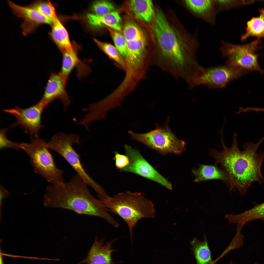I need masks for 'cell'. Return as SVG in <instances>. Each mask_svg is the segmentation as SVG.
<instances>
[{
  "label": "cell",
  "instance_id": "6da1fadb",
  "mask_svg": "<svg viewBox=\"0 0 264 264\" xmlns=\"http://www.w3.org/2000/svg\"><path fill=\"white\" fill-rule=\"evenodd\" d=\"M222 150L219 151L209 149V154L220 164L228 177L231 192L236 188L241 196H244L252 183L257 182L261 184L264 182L261 167L264 159V151L257 153L264 141V135L257 143L249 142L242 145L243 150L238 146L236 133H234L230 147L226 146L223 138V132H220Z\"/></svg>",
  "mask_w": 264,
  "mask_h": 264
},
{
  "label": "cell",
  "instance_id": "7a4b0ae2",
  "mask_svg": "<svg viewBox=\"0 0 264 264\" xmlns=\"http://www.w3.org/2000/svg\"><path fill=\"white\" fill-rule=\"evenodd\" d=\"M158 47V55L153 64L176 78L187 81L197 72L200 65L193 53L186 49L178 35L163 13L157 9L153 25Z\"/></svg>",
  "mask_w": 264,
  "mask_h": 264
},
{
  "label": "cell",
  "instance_id": "3957f363",
  "mask_svg": "<svg viewBox=\"0 0 264 264\" xmlns=\"http://www.w3.org/2000/svg\"><path fill=\"white\" fill-rule=\"evenodd\" d=\"M87 185L77 174L68 182L48 186L44 197L45 205L98 217L114 227L117 226L118 222L109 213L101 201L92 195Z\"/></svg>",
  "mask_w": 264,
  "mask_h": 264
},
{
  "label": "cell",
  "instance_id": "277c9868",
  "mask_svg": "<svg viewBox=\"0 0 264 264\" xmlns=\"http://www.w3.org/2000/svg\"><path fill=\"white\" fill-rule=\"evenodd\" d=\"M102 202L109 211L119 216L127 224L132 240L134 228L138 222L143 218L154 217L153 204L141 192L119 193Z\"/></svg>",
  "mask_w": 264,
  "mask_h": 264
},
{
  "label": "cell",
  "instance_id": "5b68a950",
  "mask_svg": "<svg viewBox=\"0 0 264 264\" xmlns=\"http://www.w3.org/2000/svg\"><path fill=\"white\" fill-rule=\"evenodd\" d=\"M20 148L29 157L35 172L52 184L64 182L63 171L56 165L47 142L35 136L32 138L29 143H20Z\"/></svg>",
  "mask_w": 264,
  "mask_h": 264
},
{
  "label": "cell",
  "instance_id": "8992f818",
  "mask_svg": "<svg viewBox=\"0 0 264 264\" xmlns=\"http://www.w3.org/2000/svg\"><path fill=\"white\" fill-rule=\"evenodd\" d=\"M80 143L79 137L75 134H69L59 132L52 137L47 142L49 150L57 153L63 157L87 184L96 192L98 196L103 195L105 191L87 173L81 163L78 154L74 149L73 145Z\"/></svg>",
  "mask_w": 264,
  "mask_h": 264
},
{
  "label": "cell",
  "instance_id": "52a82bcc",
  "mask_svg": "<svg viewBox=\"0 0 264 264\" xmlns=\"http://www.w3.org/2000/svg\"><path fill=\"white\" fill-rule=\"evenodd\" d=\"M169 120L168 118L163 125L156 123L155 129L146 133H138L130 130L128 133L132 139L161 154H180L186 150V143L178 139L171 130L168 125Z\"/></svg>",
  "mask_w": 264,
  "mask_h": 264
},
{
  "label": "cell",
  "instance_id": "ba28073f",
  "mask_svg": "<svg viewBox=\"0 0 264 264\" xmlns=\"http://www.w3.org/2000/svg\"><path fill=\"white\" fill-rule=\"evenodd\" d=\"M221 43L220 50L222 56L227 59L226 65L248 72L255 71L264 74V70L261 68L258 62L260 55L256 53L262 48L260 39L243 45L224 41Z\"/></svg>",
  "mask_w": 264,
  "mask_h": 264
},
{
  "label": "cell",
  "instance_id": "9c48e42d",
  "mask_svg": "<svg viewBox=\"0 0 264 264\" xmlns=\"http://www.w3.org/2000/svg\"><path fill=\"white\" fill-rule=\"evenodd\" d=\"M247 72L226 65L209 68L203 67L188 84L190 88L205 85L209 88H220Z\"/></svg>",
  "mask_w": 264,
  "mask_h": 264
},
{
  "label": "cell",
  "instance_id": "30bf717a",
  "mask_svg": "<svg viewBox=\"0 0 264 264\" xmlns=\"http://www.w3.org/2000/svg\"><path fill=\"white\" fill-rule=\"evenodd\" d=\"M47 106L40 100L37 103L27 108L16 106L13 108L3 110L12 114L15 117L16 121L13 126H21L32 138L38 136L39 131L43 127L42 123V114Z\"/></svg>",
  "mask_w": 264,
  "mask_h": 264
},
{
  "label": "cell",
  "instance_id": "8fae6325",
  "mask_svg": "<svg viewBox=\"0 0 264 264\" xmlns=\"http://www.w3.org/2000/svg\"><path fill=\"white\" fill-rule=\"evenodd\" d=\"M126 155L129 159L128 166L121 170L134 173L157 182L172 190L170 182L155 170L144 159L139 151L130 145L124 146Z\"/></svg>",
  "mask_w": 264,
  "mask_h": 264
},
{
  "label": "cell",
  "instance_id": "7c38bea8",
  "mask_svg": "<svg viewBox=\"0 0 264 264\" xmlns=\"http://www.w3.org/2000/svg\"><path fill=\"white\" fill-rule=\"evenodd\" d=\"M8 2L14 14L24 21L22 25L24 33L30 32L34 27L39 24L52 25V20L44 16L30 6H21L10 0H8Z\"/></svg>",
  "mask_w": 264,
  "mask_h": 264
},
{
  "label": "cell",
  "instance_id": "4fadbf2b",
  "mask_svg": "<svg viewBox=\"0 0 264 264\" xmlns=\"http://www.w3.org/2000/svg\"><path fill=\"white\" fill-rule=\"evenodd\" d=\"M66 86L59 73H51L41 100L48 106L55 99H59L64 104V110H66L71 102L66 89Z\"/></svg>",
  "mask_w": 264,
  "mask_h": 264
},
{
  "label": "cell",
  "instance_id": "5bb4252c",
  "mask_svg": "<svg viewBox=\"0 0 264 264\" xmlns=\"http://www.w3.org/2000/svg\"><path fill=\"white\" fill-rule=\"evenodd\" d=\"M116 240L115 239L103 244V239L99 240L96 237L87 257L77 264H114L115 263L113 261L111 254L116 250L111 248Z\"/></svg>",
  "mask_w": 264,
  "mask_h": 264
},
{
  "label": "cell",
  "instance_id": "9a60e30c",
  "mask_svg": "<svg viewBox=\"0 0 264 264\" xmlns=\"http://www.w3.org/2000/svg\"><path fill=\"white\" fill-rule=\"evenodd\" d=\"M127 42V51L125 60L126 66L137 69L149 66L152 63L151 60L145 56V37Z\"/></svg>",
  "mask_w": 264,
  "mask_h": 264
},
{
  "label": "cell",
  "instance_id": "2e32d148",
  "mask_svg": "<svg viewBox=\"0 0 264 264\" xmlns=\"http://www.w3.org/2000/svg\"><path fill=\"white\" fill-rule=\"evenodd\" d=\"M63 59L61 68L59 73L66 85L69 77L74 67L77 68L78 76H82L88 73L89 68L77 56L75 51H61Z\"/></svg>",
  "mask_w": 264,
  "mask_h": 264
},
{
  "label": "cell",
  "instance_id": "e0dca14e",
  "mask_svg": "<svg viewBox=\"0 0 264 264\" xmlns=\"http://www.w3.org/2000/svg\"><path fill=\"white\" fill-rule=\"evenodd\" d=\"M192 172L195 177L194 181L198 182L213 179L228 181L226 172L214 165H201L198 168H193Z\"/></svg>",
  "mask_w": 264,
  "mask_h": 264
},
{
  "label": "cell",
  "instance_id": "ac0fdd59",
  "mask_svg": "<svg viewBox=\"0 0 264 264\" xmlns=\"http://www.w3.org/2000/svg\"><path fill=\"white\" fill-rule=\"evenodd\" d=\"M185 2L192 11L201 18L211 23L214 22L215 14L214 0H185Z\"/></svg>",
  "mask_w": 264,
  "mask_h": 264
},
{
  "label": "cell",
  "instance_id": "d6986e66",
  "mask_svg": "<svg viewBox=\"0 0 264 264\" xmlns=\"http://www.w3.org/2000/svg\"><path fill=\"white\" fill-rule=\"evenodd\" d=\"M229 224H242L257 219L264 220V202L256 204L253 208L244 212L234 215L228 214L225 215Z\"/></svg>",
  "mask_w": 264,
  "mask_h": 264
},
{
  "label": "cell",
  "instance_id": "ffe728a7",
  "mask_svg": "<svg viewBox=\"0 0 264 264\" xmlns=\"http://www.w3.org/2000/svg\"><path fill=\"white\" fill-rule=\"evenodd\" d=\"M51 25L50 36L61 51H74L67 32L58 18L53 21Z\"/></svg>",
  "mask_w": 264,
  "mask_h": 264
},
{
  "label": "cell",
  "instance_id": "44dd1931",
  "mask_svg": "<svg viewBox=\"0 0 264 264\" xmlns=\"http://www.w3.org/2000/svg\"><path fill=\"white\" fill-rule=\"evenodd\" d=\"M129 6L134 16L138 19L149 22L154 17V11L151 0H131Z\"/></svg>",
  "mask_w": 264,
  "mask_h": 264
},
{
  "label": "cell",
  "instance_id": "7402d4cb",
  "mask_svg": "<svg viewBox=\"0 0 264 264\" xmlns=\"http://www.w3.org/2000/svg\"><path fill=\"white\" fill-rule=\"evenodd\" d=\"M87 16L90 23L93 25L104 24L112 29L120 32L121 31V18L116 11H113L101 16L88 14Z\"/></svg>",
  "mask_w": 264,
  "mask_h": 264
},
{
  "label": "cell",
  "instance_id": "603a6c76",
  "mask_svg": "<svg viewBox=\"0 0 264 264\" xmlns=\"http://www.w3.org/2000/svg\"><path fill=\"white\" fill-rule=\"evenodd\" d=\"M259 11L258 16L253 17L247 22L246 32L241 35L242 41L250 36L256 37L259 39L264 38V9L262 8Z\"/></svg>",
  "mask_w": 264,
  "mask_h": 264
},
{
  "label": "cell",
  "instance_id": "cb8c5ba5",
  "mask_svg": "<svg viewBox=\"0 0 264 264\" xmlns=\"http://www.w3.org/2000/svg\"><path fill=\"white\" fill-rule=\"evenodd\" d=\"M191 243L197 264H209L212 262L210 251L205 235L203 241L194 238Z\"/></svg>",
  "mask_w": 264,
  "mask_h": 264
},
{
  "label": "cell",
  "instance_id": "d4e9b609",
  "mask_svg": "<svg viewBox=\"0 0 264 264\" xmlns=\"http://www.w3.org/2000/svg\"><path fill=\"white\" fill-rule=\"evenodd\" d=\"M94 40L97 45L104 53L125 70V60L115 46L110 43L101 41L96 39H94Z\"/></svg>",
  "mask_w": 264,
  "mask_h": 264
},
{
  "label": "cell",
  "instance_id": "484cf974",
  "mask_svg": "<svg viewBox=\"0 0 264 264\" xmlns=\"http://www.w3.org/2000/svg\"><path fill=\"white\" fill-rule=\"evenodd\" d=\"M30 6L53 21L57 18L54 7L49 0L47 1H37L33 2Z\"/></svg>",
  "mask_w": 264,
  "mask_h": 264
},
{
  "label": "cell",
  "instance_id": "4316f807",
  "mask_svg": "<svg viewBox=\"0 0 264 264\" xmlns=\"http://www.w3.org/2000/svg\"><path fill=\"white\" fill-rule=\"evenodd\" d=\"M123 34L127 41L145 37L140 28L135 23L130 21H128L125 23Z\"/></svg>",
  "mask_w": 264,
  "mask_h": 264
},
{
  "label": "cell",
  "instance_id": "83f0119b",
  "mask_svg": "<svg viewBox=\"0 0 264 264\" xmlns=\"http://www.w3.org/2000/svg\"><path fill=\"white\" fill-rule=\"evenodd\" d=\"M115 46L123 57H125L127 53V41L120 32L108 27Z\"/></svg>",
  "mask_w": 264,
  "mask_h": 264
},
{
  "label": "cell",
  "instance_id": "f1b7e54d",
  "mask_svg": "<svg viewBox=\"0 0 264 264\" xmlns=\"http://www.w3.org/2000/svg\"><path fill=\"white\" fill-rule=\"evenodd\" d=\"M92 10L95 14L99 16L105 15L114 11V6L111 2L106 0H101L94 2L92 6Z\"/></svg>",
  "mask_w": 264,
  "mask_h": 264
},
{
  "label": "cell",
  "instance_id": "f546056e",
  "mask_svg": "<svg viewBox=\"0 0 264 264\" xmlns=\"http://www.w3.org/2000/svg\"><path fill=\"white\" fill-rule=\"evenodd\" d=\"M7 129H0V149L2 150L5 149H12L17 150L20 148V143L13 142L7 137L6 132Z\"/></svg>",
  "mask_w": 264,
  "mask_h": 264
},
{
  "label": "cell",
  "instance_id": "4dcf8cb0",
  "mask_svg": "<svg viewBox=\"0 0 264 264\" xmlns=\"http://www.w3.org/2000/svg\"><path fill=\"white\" fill-rule=\"evenodd\" d=\"M215 2L220 10L229 9L240 5L247 3L246 0H216Z\"/></svg>",
  "mask_w": 264,
  "mask_h": 264
},
{
  "label": "cell",
  "instance_id": "1f68e13d",
  "mask_svg": "<svg viewBox=\"0 0 264 264\" xmlns=\"http://www.w3.org/2000/svg\"><path fill=\"white\" fill-rule=\"evenodd\" d=\"M113 159L115 161V165L117 168L120 170L128 165L130 163L129 159L126 155L121 154L116 151Z\"/></svg>",
  "mask_w": 264,
  "mask_h": 264
},
{
  "label": "cell",
  "instance_id": "d6a6232c",
  "mask_svg": "<svg viewBox=\"0 0 264 264\" xmlns=\"http://www.w3.org/2000/svg\"><path fill=\"white\" fill-rule=\"evenodd\" d=\"M9 192L1 184L0 186V205H2L4 199L7 198L9 195Z\"/></svg>",
  "mask_w": 264,
  "mask_h": 264
},
{
  "label": "cell",
  "instance_id": "836d02e7",
  "mask_svg": "<svg viewBox=\"0 0 264 264\" xmlns=\"http://www.w3.org/2000/svg\"><path fill=\"white\" fill-rule=\"evenodd\" d=\"M261 111L262 112H264V108H262L261 109Z\"/></svg>",
  "mask_w": 264,
  "mask_h": 264
},
{
  "label": "cell",
  "instance_id": "e575fe53",
  "mask_svg": "<svg viewBox=\"0 0 264 264\" xmlns=\"http://www.w3.org/2000/svg\"><path fill=\"white\" fill-rule=\"evenodd\" d=\"M215 263V261H214H214H213V262H210V263H209V264H214V263Z\"/></svg>",
  "mask_w": 264,
  "mask_h": 264
},
{
  "label": "cell",
  "instance_id": "d590c367",
  "mask_svg": "<svg viewBox=\"0 0 264 264\" xmlns=\"http://www.w3.org/2000/svg\"><path fill=\"white\" fill-rule=\"evenodd\" d=\"M229 264H233V263L231 262H230Z\"/></svg>",
  "mask_w": 264,
  "mask_h": 264
},
{
  "label": "cell",
  "instance_id": "8d00e7d4",
  "mask_svg": "<svg viewBox=\"0 0 264 264\" xmlns=\"http://www.w3.org/2000/svg\"><path fill=\"white\" fill-rule=\"evenodd\" d=\"M255 264H258V263H255Z\"/></svg>",
  "mask_w": 264,
  "mask_h": 264
}]
</instances>
